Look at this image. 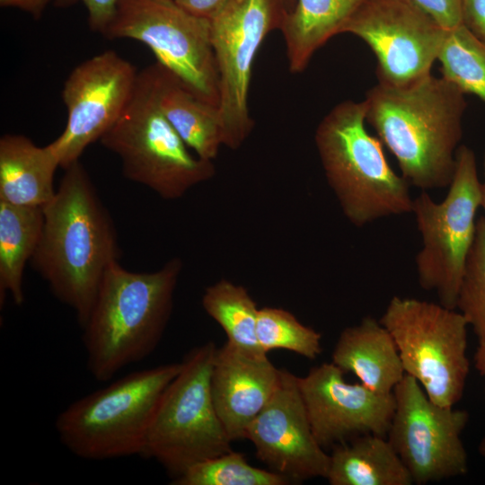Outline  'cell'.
<instances>
[{"label": "cell", "mask_w": 485, "mask_h": 485, "mask_svg": "<svg viewBox=\"0 0 485 485\" xmlns=\"http://www.w3.org/2000/svg\"><path fill=\"white\" fill-rule=\"evenodd\" d=\"M296 0H283L285 6L287 8V12L291 10L292 7L295 5Z\"/></svg>", "instance_id": "37"}, {"label": "cell", "mask_w": 485, "mask_h": 485, "mask_svg": "<svg viewBox=\"0 0 485 485\" xmlns=\"http://www.w3.org/2000/svg\"><path fill=\"white\" fill-rule=\"evenodd\" d=\"M58 160L49 145L38 146L18 134L0 138V200L26 207L46 206L54 197Z\"/></svg>", "instance_id": "19"}, {"label": "cell", "mask_w": 485, "mask_h": 485, "mask_svg": "<svg viewBox=\"0 0 485 485\" xmlns=\"http://www.w3.org/2000/svg\"><path fill=\"white\" fill-rule=\"evenodd\" d=\"M119 0H54L58 7L82 3L87 11L89 28L102 36L115 14Z\"/></svg>", "instance_id": "30"}, {"label": "cell", "mask_w": 485, "mask_h": 485, "mask_svg": "<svg viewBox=\"0 0 485 485\" xmlns=\"http://www.w3.org/2000/svg\"><path fill=\"white\" fill-rule=\"evenodd\" d=\"M102 37L142 42L195 95L218 107L219 75L209 19L174 0H119Z\"/></svg>", "instance_id": "10"}, {"label": "cell", "mask_w": 485, "mask_h": 485, "mask_svg": "<svg viewBox=\"0 0 485 485\" xmlns=\"http://www.w3.org/2000/svg\"><path fill=\"white\" fill-rule=\"evenodd\" d=\"M257 338L265 353L282 348L313 360L322 351L321 333L304 325L293 313L282 308L259 309Z\"/></svg>", "instance_id": "27"}, {"label": "cell", "mask_w": 485, "mask_h": 485, "mask_svg": "<svg viewBox=\"0 0 485 485\" xmlns=\"http://www.w3.org/2000/svg\"><path fill=\"white\" fill-rule=\"evenodd\" d=\"M464 95L431 74L404 86L377 83L366 93V122L410 185L422 190L449 186L463 137Z\"/></svg>", "instance_id": "2"}, {"label": "cell", "mask_w": 485, "mask_h": 485, "mask_svg": "<svg viewBox=\"0 0 485 485\" xmlns=\"http://www.w3.org/2000/svg\"><path fill=\"white\" fill-rule=\"evenodd\" d=\"M331 362L380 393L392 392L406 375L392 336L380 321L371 316L341 331Z\"/></svg>", "instance_id": "18"}, {"label": "cell", "mask_w": 485, "mask_h": 485, "mask_svg": "<svg viewBox=\"0 0 485 485\" xmlns=\"http://www.w3.org/2000/svg\"><path fill=\"white\" fill-rule=\"evenodd\" d=\"M44 222L43 207L17 206L0 200V304L11 295L24 302L23 271L38 245Z\"/></svg>", "instance_id": "23"}, {"label": "cell", "mask_w": 485, "mask_h": 485, "mask_svg": "<svg viewBox=\"0 0 485 485\" xmlns=\"http://www.w3.org/2000/svg\"><path fill=\"white\" fill-rule=\"evenodd\" d=\"M392 392L395 409L386 437L413 483L465 475L469 460L462 434L469 422L468 411L435 403L409 375Z\"/></svg>", "instance_id": "12"}, {"label": "cell", "mask_w": 485, "mask_h": 485, "mask_svg": "<svg viewBox=\"0 0 485 485\" xmlns=\"http://www.w3.org/2000/svg\"><path fill=\"white\" fill-rule=\"evenodd\" d=\"M365 101L335 105L316 128L314 141L329 186L347 219L362 227L412 212L410 184L385 158L383 143L366 128Z\"/></svg>", "instance_id": "4"}, {"label": "cell", "mask_w": 485, "mask_h": 485, "mask_svg": "<svg viewBox=\"0 0 485 485\" xmlns=\"http://www.w3.org/2000/svg\"><path fill=\"white\" fill-rule=\"evenodd\" d=\"M182 269L173 258L153 272H135L119 261L106 270L82 328L86 367L99 382L145 359L158 346L169 322Z\"/></svg>", "instance_id": "3"}, {"label": "cell", "mask_w": 485, "mask_h": 485, "mask_svg": "<svg viewBox=\"0 0 485 485\" xmlns=\"http://www.w3.org/2000/svg\"><path fill=\"white\" fill-rule=\"evenodd\" d=\"M281 369L267 355L248 354L227 341L216 348L210 391L218 418L233 441L245 439L246 430L273 396Z\"/></svg>", "instance_id": "17"}, {"label": "cell", "mask_w": 485, "mask_h": 485, "mask_svg": "<svg viewBox=\"0 0 485 485\" xmlns=\"http://www.w3.org/2000/svg\"><path fill=\"white\" fill-rule=\"evenodd\" d=\"M245 439L260 462L291 482L326 478L330 454L314 437L298 377L286 369L273 396L247 428Z\"/></svg>", "instance_id": "16"}, {"label": "cell", "mask_w": 485, "mask_h": 485, "mask_svg": "<svg viewBox=\"0 0 485 485\" xmlns=\"http://www.w3.org/2000/svg\"><path fill=\"white\" fill-rule=\"evenodd\" d=\"M291 481L273 471L250 464L243 454L225 453L189 467L172 480L173 485H287Z\"/></svg>", "instance_id": "26"}, {"label": "cell", "mask_w": 485, "mask_h": 485, "mask_svg": "<svg viewBox=\"0 0 485 485\" xmlns=\"http://www.w3.org/2000/svg\"><path fill=\"white\" fill-rule=\"evenodd\" d=\"M43 213L41 234L29 263L83 328L120 249L111 216L80 160L65 169Z\"/></svg>", "instance_id": "1"}, {"label": "cell", "mask_w": 485, "mask_h": 485, "mask_svg": "<svg viewBox=\"0 0 485 485\" xmlns=\"http://www.w3.org/2000/svg\"><path fill=\"white\" fill-rule=\"evenodd\" d=\"M456 308L472 328L478 340L485 341V216L477 220L475 237L466 260Z\"/></svg>", "instance_id": "28"}, {"label": "cell", "mask_w": 485, "mask_h": 485, "mask_svg": "<svg viewBox=\"0 0 485 485\" xmlns=\"http://www.w3.org/2000/svg\"><path fill=\"white\" fill-rule=\"evenodd\" d=\"M474 363L479 374L483 377L485 392V341H479V345L474 355Z\"/></svg>", "instance_id": "34"}, {"label": "cell", "mask_w": 485, "mask_h": 485, "mask_svg": "<svg viewBox=\"0 0 485 485\" xmlns=\"http://www.w3.org/2000/svg\"><path fill=\"white\" fill-rule=\"evenodd\" d=\"M481 182L474 152L461 145L448 191L436 202L423 190L413 198L412 212L422 240L415 258L420 287L435 291L439 304L455 309L466 260L476 233Z\"/></svg>", "instance_id": "8"}, {"label": "cell", "mask_w": 485, "mask_h": 485, "mask_svg": "<svg viewBox=\"0 0 485 485\" xmlns=\"http://www.w3.org/2000/svg\"><path fill=\"white\" fill-rule=\"evenodd\" d=\"M181 361L132 372L69 404L56 419L62 445L82 459L142 455L159 401Z\"/></svg>", "instance_id": "5"}, {"label": "cell", "mask_w": 485, "mask_h": 485, "mask_svg": "<svg viewBox=\"0 0 485 485\" xmlns=\"http://www.w3.org/2000/svg\"><path fill=\"white\" fill-rule=\"evenodd\" d=\"M379 321L395 341L405 374L435 403L454 406L470 372L469 325L463 314L441 304L395 295Z\"/></svg>", "instance_id": "9"}, {"label": "cell", "mask_w": 485, "mask_h": 485, "mask_svg": "<svg viewBox=\"0 0 485 485\" xmlns=\"http://www.w3.org/2000/svg\"><path fill=\"white\" fill-rule=\"evenodd\" d=\"M424 12L446 30L462 24V0H403Z\"/></svg>", "instance_id": "29"}, {"label": "cell", "mask_w": 485, "mask_h": 485, "mask_svg": "<svg viewBox=\"0 0 485 485\" xmlns=\"http://www.w3.org/2000/svg\"><path fill=\"white\" fill-rule=\"evenodd\" d=\"M201 303L223 329L228 343L248 354L267 355L257 338L259 308L244 287L221 279L206 287Z\"/></svg>", "instance_id": "24"}, {"label": "cell", "mask_w": 485, "mask_h": 485, "mask_svg": "<svg viewBox=\"0 0 485 485\" xmlns=\"http://www.w3.org/2000/svg\"><path fill=\"white\" fill-rule=\"evenodd\" d=\"M216 348L208 341L185 355L153 417L142 455L158 462L172 480L196 463L232 450L210 391Z\"/></svg>", "instance_id": "7"}, {"label": "cell", "mask_w": 485, "mask_h": 485, "mask_svg": "<svg viewBox=\"0 0 485 485\" xmlns=\"http://www.w3.org/2000/svg\"><path fill=\"white\" fill-rule=\"evenodd\" d=\"M447 31L403 0H366L342 33L360 38L374 52L378 83L404 86L431 74Z\"/></svg>", "instance_id": "13"}, {"label": "cell", "mask_w": 485, "mask_h": 485, "mask_svg": "<svg viewBox=\"0 0 485 485\" xmlns=\"http://www.w3.org/2000/svg\"><path fill=\"white\" fill-rule=\"evenodd\" d=\"M437 60L442 77L485 103L484 42L461 24L447 31Z\"/></svg>", "instance_id": "25"}, {"label": "cell", "mask_w": 485, "mask_h": 485, "mask_svg": "<svg viewBox=\"0 0 485 485\" xmlns=\"http://www.w3.org/2000/svg\"><path fill=\"white\" fill-rule=\"evenodd\" d=\"M483 167H484V180L481 182V207L484 210L485 213V148H484V161H483Z\"/></svg>", "instance_id": "35"}, {"label": "cell", "mask_w": 485, "mask_h": 485, "mask_svg": "<svg viewBox=\"0 0 485 485\" xmlns=\"http://www.w3.org/2000/svg\"><path fill=\"white\" fill-rule=\"evenodd\" d=\"M478 450L480 454L485 458V437L481 440L478 445Z\"/></svg>", "instance_id": "36"}, {"label": "cell", "mask_w": 485, "mask_h": 485, "mask_svg": "<svg viewBox=\"0 0 485 485\" xmlns=\"http://www.w3.org/2000/svg\"><path fill=\"white\" fill-rule=\"evenodd\" d=\"M366 0H296L279 31L291 73L303 72L313 54L342 30Z\"/></svg>", "instance_id": "21"}, {"label": "cell", "mask_w": 485, "mask_h": 485, "mask_svg": "<svg viewBox=\"0 0 485 485\" xmlns=\"http://www.w3.org/2000/svg\"><path fill=\"white\" fill-rule=\"evenodd\" d=\"M138 71L114 50H105L81 62L68 75L61 93L67 119L63 132L52 141L59 167L80 160L84 150L116 123L136 86Z\"/></svg>", "instance_id": "14"}, {"label": "cell", "mask_w": 485, "mask_h": 485, "mask_svg": "<svg viewBox=\"0 0 485 485\" xmlns=\"http://www.w3.org/2000/svg\"><path fill=\"white\" fill-rule=\"evenodd\" d=\"M99 141L119 157L127 179L163 199L181 198L216 172L213 161L191 154L163 113L154 64L138 72L127 107Z\"/></svg>", "instance_id": "6"}, {"label": "cell", "mask_w": 485, "mask_h": 485, "mask_svg": "<svg viewBox=\"0 0 485 485\" xmlns=\"http://www.w3.org/2000/svg\"><path fill=\"white\" fill-rule=\"evenodd\" d=\"M462 24L485 43V0H462Z\"/></svg>", "instance_id": "31"}, {"label": "cell", "mask_w": 485, "mask_h": 485, "mask_svg": "<svg viewBox=\"0 0 485 485\" xmlns=\"http://www.w3.org/2000/svg\"><path fill=\"white\" fill-rule=\"evenodd\" d=\"M51 0H0L2 7H12L22 10L33 18L41 17L44 10Z\"/></svg>", "instance_id": "33"}, {"label": "cell", "mask_w": 485, "mask_h": 485, "mask_svg": "<svg viewBox=\"0 0 485 485\" xmlns=\"http://www.w3.org/2000/svg\"><path fill=\"white\" fill-rule=\"evenodd\" d=\"M331 485H411V475L385 436L367 434L334 445Z\"/></svg>", "instance_id": "22"}, {"label": "cell", "mask_w": 485, "mask_h": 485, "mask_svg": "<svg viewBox=\"0 0 485 485\" xmlns=\"http://www.w3.org/2000/svg\"><path fill=\"white\" fill-rule=\"evenodd\" d=\"M188 12L211 19L225 5L227 0H174Z\"/></svg>", "instance_id": "32"}, {"label": "cell", "mask_w": 485, "mask_h": 485, "mask_svg": "<svg viewBox=\"0 0 485 485\" xmlns=\"http://www.w3.org/2000/svg\"><path fill=\"white\" fill-rule=\"evenodd\" d=\"M286 13L283 0H227L209 19L223 145L230 149H238L252 131L248 102L252 65L267 35L280 29Z\"/></svg>", "instance_id": "11"}, {"label": "cell", "mask_w": 485, "mask_h": 485, "mask_svg": "<svg viewBox=\"0 0 485 485\" xmlns=\"http://www.w3.org/2000/svg\"><path fill=\"white\" fill-rule=\"evenodd\" d=\"M154 68L163 113L194 154L214 161L224 146L218 107L199 99L158 62Z\"/></svg>", "instance_id": "20"}, {"label": "cell", "mask_w": 485, "mask_h": 485, "mask_svg": "<svg viewBox=\"0 0 485 485\" xmlns=\"http://www.w3.org/2000/svg\"><path fill=\"white\" fill-rule=\"evenodd\" d=\"M332 362L298 377L313 433L323 448L373 434L387 436L395 409L393 392L380 393L361 383L349 384Z\"/></svg>", "instance_id": "15"}]
</instances>
